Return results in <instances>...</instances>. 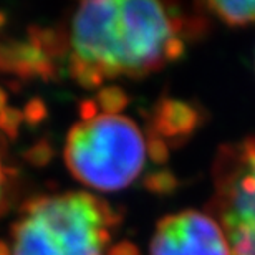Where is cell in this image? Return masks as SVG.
Segmentation results:
<instances>
[{
    "mask_svg": "<svg viewBox=\"0 0 255 255\" xmlns=\"http://www.w3.org/2000/svg\"><path fill=\"white\" fill-rule=\"evenodd\" d=\"M212 176L211 216L226 232L231 255H255V136L222 146Z\"/></svg>",
    "mask_w": 255,
    "mask_h": 255,
    "instance_id": "obj_4",
    "label": "cell"
},
{
    "mask_svg": "<svg viewBox=\"0 0 255 255\" xmlns=\"http://www.w3.org/2000/svg\"><path fill=\"white\" fill-rule=\"evenodd\" d=\"M201 123V115L187 103L162 100L156 105L151 118L149 156L154 161H166L167 147L184 141Z\"/></svg>",
    "mask_w": 255,
    "mask_h": 255,
    "instance_id": "obj_6",
    "label": "cell"
},
{
    "mask_svg": "<svg viewBox=\"0 0 255 255\" xmlns=\"http://www.w3.org/2000/svg\"><path fill=\"white\" fill-rule=\"evenodd\" d=\"M23 156L30 164L42 167V166H47L50 159L53 157V149L47 141H38L37 144H33Z\"/></svg>",
    "mask_w": 255,
    "mask_h": 255,
    "instance_id": "obj_12",
    "label": "cell"
},
{
    "mask_svg": "<svg viewBox=\"0 0 255 255\" xmlns=\"http://www.w3.org/2000/svg\"><path fill=\"white\" fill-rule=\"evenodd\" d=\"M206 13L152 0H96L75 10L66 38L70 75L93 90L106 80L144 78L179 60Z\"/></svg>",
    "mask_w": 255,
    "mask_h": 255,
    "instance_id": "obj_1",
    "label": "cell"
},
{
    "mask_svg": "<svg viewBox=\"0 0 255 255\" xmlns=\"http://www.w3.org/2000/svg\"><path fill=\"white\" fill-rule=\"evenodd\" d=\"M45 116H47V106L40 98H33L32 101H28L23 110V120L30 125L40 123V121L45 120Z\"/></svg>",
    "mask_w": 255,
    "mask_h": 255,
    "instance_id": "obj_13",
    "label": "cell"
},
{
    "mask_svg": "<svg viewBox=\"0 0 255 255\" xmlns=\"http://www.w3.org/2000/svg\"><path fill=\"white\" fill-rule=\"evenodd\" d=\"M13 169L5 162L3 157V147L0 144V214L3 212V209L7 207L8 194L13 184Z\"/></svg>",
    "mask_w": 255,
    "mask_h": 255,
    "instance_id": "obj_11",
    "label": "cell"
},
{
    "mask_svg": "<svg viewBox=\"0 0 255 255\" xmlns=\"http://www.w3.org/2000/svg\"><path fill=\"white\" fill-rule=\"evenodd\" d=\"M128 96L126 93L118 86H106V88H101L98 93H96L95 103L98 106L100 111L103 113H111V115H118L121 110L126 108L128 105Z\"/></svg>",
    "mask_w": 255,
    "mask_h": 255,
    "instance_id": "obj_9",
    "label": "cell"
},
{
    "mask_svg": "<svg viewBox=\"0 0 255 255\" xmlns=\"http://www.w3.org/2000/svg\"><path fill=\"white\" fill-rule=\"evenodd\" d=\"M149 142L129 116L98 111L80 118L65 142V164L76 181L101 192L129 187L144 171Z\"/></svg>",
    "mask_w": 255,
    "mask_h": 255,
    "instance_id": "obj_3",
    "label": "cell"
},
{
    "mask_svg": "<svg viewBox=\"0 0 255 255\" xmlns=\"http://www.w3.org/2000/svg\"><path fill=\"white\" fill-rule=\"evenodd\" d=\"M0 71L13 73L25 80L55 76V58L30 37L27 42H13L0 45Z\"/></svg>",
    "mask_w": 255,
    "mask_h": 255,
    "instance_id": "obj_7",
    "label": "cell"
},
{
    "mask_svg": "<svg viewBox=\"0 0 255 255\" xmlns=\"http://www.w3.org/2000/svg\"><path fill=\"white\" fill-rule=\"evenodd\" d=\"M149 255H231V247L211 214L187 209L157 222Z\"/></svg>",
    "mask_w": 255,
    "mask_h": 255,
    "instance_id": "obj_5",
    "label": "cell"
},
{
    "mask_svg": "<svg viewBox=\"0 0 255 255\" xmlns=\"http://www.w3.org/2000/svg\"><path fill=\"white\" fill-rule=\"evenodd\" d=\"M7 106V93H5L3 88H0V111H3Z\"/></svg>",
    "mask_w": 255,
    "mask_h": 255,
    "instance_id": "obj_15",
    "label": "cell"
},
{
    "mask_svg": "<svg viewBox=\"0 0 255 255\" xmlns=\"http://www.w3.org/2000/svg\"><path fill=\"white\" fill-rule=\"evenodd\" d=\"M5 20H7V17H5V13L3 12H0V28L5 25Z\"/></svg>",
    "mask_w": 255,
    "mask_h": 255,
    "instance_id": "obj_16",
    "label": "cell"
},
{
    "mask_svg": "<svg viewBox=\"0 0 255 255\" xmlns=\"http://www.w3.org/2000/svg\"><path fill=\"white\" fill-rule=\"evenodd\" d=\"M23 111H20L12 106H7L3 111H0V131L8 137H17L20 125L23 123Z\"/></svg>",
    "mask_w": 255,
    "mask_h": 255,
    "instance_id": "obj_10",
    "label": "cell"
},
{
    "mask_svg": "<svg viewBox=\"0 0 255 255\" xmlns=\"http://www.w3.org/2000/svg\"><path fill=\"white\" fill-rule=\"evenodd\" d=\"M106 255H139L136 246H132L131 242H120L116 246L110 247V251Z\"/></svg>",
    "mask_w": 255,
    "mask_h": 255,
    "instance_id": "obj_14",
    "label": "cell"
},
{
    "mask_svg": "<svg viewBox=\"0 0 255 255\" xmlns=\"http://www.w3.org/2000/svg\"><path fill=\"white\" fill-rule=\"evenodd\" d=\"M121 216L90 192L30 199L12 227L10 255H106Z\"/></svg>",
    "mask_w": 255,
    "mask_h": 255,
    "instance_id": "obj_2",
    "label": "cell"
},
{
    "mask_svg": "<svg viewBox=\"0 0 255 255\" xmlns=\"http://www.w3.org/2000/svg\"><path fill=\"white\" fill-rule=\"evenodd\" d=\"M199 7L229 27L255 25V0L254 2H246V0L242 2H206Z\"/></svg>",
    "mask_w": 255,
    "mask_h": 255,
    "instance_id": "obj_8",
    "label": "cell"
}]
</instances>
